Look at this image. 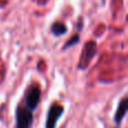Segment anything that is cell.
Instances as JSON below:
<instances>
[{"instance_id": "obj_4", "label": "cell", "mask_w": 128, "mask_h": 128, "mask_svg": "<svg viewBox=\"0 0 128 128\" xmlns=\"http://www.w3.org/2000/svg\"><path fill=\"white\" fill-rule=\"evenodd\" d=\"M126 114H127V98H122L120 100L119 104H118L117 109H116L115 117H114V120H115L116 124H120L122 122V119L126 117Z\"/></svg>"}, {"instance_id": "obj_6", "label": "cell", "mask_w": 128, "mask_h": 128, "mask_svg": "<svg viewBox=\"0 0 128 128\" xmlns=\"http://www.w3.org/2000/svg\"><path fill=\"white\" fill-rule=\"evenodd\" d=\"M66 32H68V28H66V26L64 24H62V22H55V24H53V26H52V33L55 36H62Z\"/></svg>"}, {"instance_id": "obj_2", "label": "cell", "mask_w": 128, "mask_h": 128, "mask_svg": "<svg viewBox=\"0 0 128 128\" xmlns=\"http://www.w3.org/2000/svg\"><path fill=\"white\" fill-rule=\"evenodd\" d=\"M40 94H42V92H40V84H32V86H29L24 96V100H25V104H26L25 107L34 112L36 110V108H37L38 104H40Z\"/></svg>"}, {"instance_id": "obj_5", "label": "cell", "mask_w": 128, "mask_h": 128, "mask_svg": "<svg viewBox=\"0 0 128 128\" xmlns=\"http://www.w3.org/2000/svg\"><path fill=\"white\" fill-rule=\"evenodd\" d=\"M96 51H97V45H96L94 42H89L88 44L86 45V48H84V53H86L84 58H86V61H84V64L82 65V68H86V65L89 64L90 60L93 58V56H94Z\"/></svg>"}, {"instance_id": "obj_1", "label": "cell", "mask_w": 128, "mask_h": 128, "mask_svg": "<svg viewBox=\"0 0 128 128\" xmlns=\"http://www.w3.org/2000/svg\"><path fill=\"white\" fill-rule=\"evenodd\" d=\"M16 128H32L34 122L33 111L18 104L16 108Z\"/></svg>"}, {"instance_id": "obj_3", "label": "cell", "mask_w": 128, "mask_h": 128, "mask_svg": "<svg viewBox=\"0 0 128 128\" xmlns=\"http://www.w3.org/2000/svg\"><path fill=\"white\" fill-rule=\"evenodd\" d=\"M64 114V107L60 104H53L48 108L46 116V122H45V128H55L58 119Z\"/></svg>"}, {"instance_id": "obj_7", "label": "cell", "mask_w": 128, "mask_h": 128, "mask_svg": "<svg viewBox=\"0 0 128 128\" xmlns=\"http://www.w3.org/2000/svg\"><path fill=\"white\" fill-rule=\"evenodd\" d=\"M80 40V37H79V35H75L74 37H72L70 40H68V43H66V45L64 46V48H68L70 46H72V45H74V44H76Z\"/></svg>"}]
</instances>
